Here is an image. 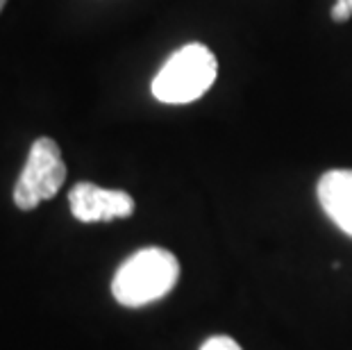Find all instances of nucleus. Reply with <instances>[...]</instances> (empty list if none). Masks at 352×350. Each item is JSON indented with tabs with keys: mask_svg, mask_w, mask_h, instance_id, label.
I'll list each match as a JSON object with an SVG mask.
<instances>
[{
	"mask_svg": "<svg viewBox=\"0 0 352 350\" xmlns=\"http://www.w3.org/2000/svg\"><path fill=\"white\" fill-rule=\"evenodd\" d=\"M179 278V264L173 252L144 248L118 266L111 280V294L123 307H144L166 296Z\"/></svg>",
	"mask_w": 352,
	"mask_h": 350,
	"instance_id": "f257e3e1",
	"label": "nucleus"
},
{
	"mask_svg": "<svg viewBox=\"0 0 352 350\" xmlns=\"http://www.w3.org/2000/svg\"><path fill=\"white\" fill-rule=\"evenodd\" d=\"M219 76V62L202 43H189L168 57L153 80V96L166 105H186L207 94Z\"/></svg>",
	"mask_w": 352,
	"mask_h": 350,
	"instance_id": "f03ea898",
	"label": "nucleus"
},
{
	"mask_svg": "<svg viewBox=\"0 0 352 350\" xmlns=\"http://www.w3.org/2000/svg\"><path fill=\"white\" fill-rule=\"evenodd\" d=\"M66 180V164L59 153V146L48 137L36 139L30 148L28 162L14 187V203L19 210L30 212L43 200L57 196Z\"/></svg>",
	"mask_w": 352,
	"mask_h": 350,
	"instance_id": "7ed1b4c3",
	"label": "nucleus"
},
{
	"mask_svg": "<svg viewBox=\"0 0 352 350\" xmlns=\"http://www.w3.org/2000/svg\"><path fill=\"white\" fill-rule=\"evenodd\" d=\"M71 214L80 223L127 219L134 214V200L121 189H102L91 182H78L69 193Z\"/></svg>",
	"mask_w": 352,
	"mask_h": 350,
	"instance_id": "20e7f679",
	"label": "nucleus"
},
{
	"mask_svg": "<svg viewBox=\"0 0 352 350\" xmlns=\"http://www.w3.org/2000/svg\"><path fill=\"white\" fill-rule=\"evenodd\" d=\"M318 203L341 232L352 237V168H334L320 175Z\"/></svg>",
	"mask_w": 352,
	"mask_h": 350,
	"instance_id": "39448f33",
	"label": "nucleus"
},
{
	"mask_svg": "<svg viewBox=\"0 0 352 350\" xmlns=\"http://www.w3.org/2000/svg\"><path fill=\"white\" fill-rule=\"evenodd\" d=\"M200 350H243L232 337L226 334H216V337H209L205 344L200 346Z\"/></svg>",
	"mask_w": 352,
	"mask_h": 350,
	"instance_id": "423d86ee",
	"label": "nucleus"
},
{
	"mask_svg": "<svg viewBox=\"0 0 352 350\" xmlns=\"http://www.w3.org/2000/svg\"><path fill=\"white\" fill-rule=\"evenodd\" d=\"M352 17V0H336V5L332 7V19L343 23Z\"/></svg>",
	"mask_w": 352,
	"mask_h": 350,
	"instance_id": "0eeeda50",
	"label": "nucleus"
},
{
	"mask_svg": "<svg viewBox=\"0 0 352 350\" xmlns=\"http://www.w3.org/2000/svg\"><path fill=\"white\" fill-rule=\"evenodd\" d=\"M5 5H7V0H0V12L5 10Z\"/></svg>",
	"mask_w": 352,
	"mask_h": 350,
	"instance_id": "6e6552de",
	"label": "nucleus"
}]
</instances>
